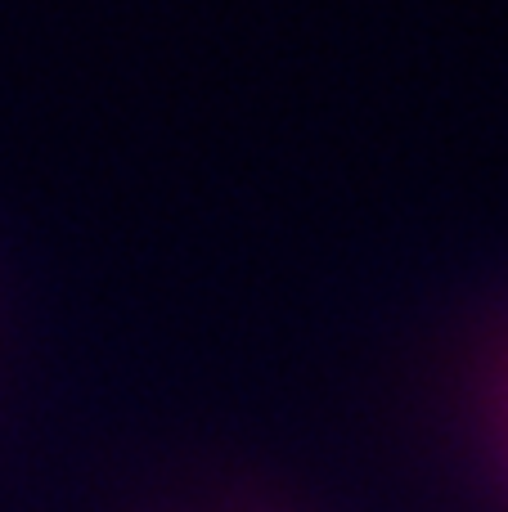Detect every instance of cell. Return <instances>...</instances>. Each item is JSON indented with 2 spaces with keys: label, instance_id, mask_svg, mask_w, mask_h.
<instances>
[{
  "label": "cell",
  "instance_id": "obj_1",
  "mask_svg": "<svg viewBox=\"0 0 508 512\" xmlns=\"http://www.w3.org/2000/svg\"><path fill=\"white\" fill-rule=\"evenodd\" d=\"M477 445L491 486L500 490L508 512V333L491 346L477 382Z\"/></svg>",
  "mask_w": 508,
  "mask_h": 512
}]
</instances>
